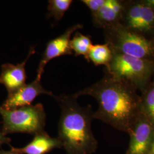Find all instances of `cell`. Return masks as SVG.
<instances>
[{
	"label": "cell",
	"instance_id": "cell-9",
	"mask_svg": "<svg viewBox=\"0 0 154 154\" xmlns=\"http://www.w3.org/2000/svg\"><path fill=\"white\" fill-rule=\"evenodd\" d=\"M42 94H46L53 98L55 97L53 93L43 88L41 79L35 78L32 82L26 84L16 91L8 94L7 98L1 106L7 110L29 106L32 105L34 99Z\"/></svg>",
	"mask_w": 154,
	"mask_h": 154
},
{
	"label": "cell",
	"instance_id": "cell-11",
	"mask_svg": "<svg viewBox=\"0 0 154 154\" xmlns=\"http://www.w3.org/2000/svg\"><path fill=\"white\" fill-rule=\"evenodd\" d=\"M123 0H106L105 4L92 17L94 25L103 29L119 24L123 10Z\"/></svg>",
	"mask_w": 154,
	"mask_h": 154
},
{
	"label": "cell",
	"instance_id": "cell-22",
	"mask_svg": "<svg viewBox=\"0 0 154 154\" xmlns=\"http://www.w3.org/2000/svg\"></svg>",
	"mask_w": 154,
	"mask_h": 154
},
{
	"label": "cell",
	"instance_id": "cell-19",
	"mask_svg": "<svg viewBox=\"0 0 154 154\" xmlns=\"http://www.w3.org/2000/svg\"><path fill=\"white\" fill-rule=\"evenodd\" d=\"M0 154H19L16 151L13 150V149L11 148L9 151H5L3 149H0Z\"/></svg>",
	"mask_w": 154,
	"mask_h": 154
},
{
	"label": "cell",
	"instance_id": "cell-15",
	"mask_svg": "<svg viewBox=\"0 0 154 154\" xmlns=\"http://www.w3.org/2000/svg\"><path fill=\"white\" fill-rule=\"evenodd\" d=\"M93 45L91 36L84 35L79 32L75 33L70 41V48L75 56L83 55L86 60Z\"/></svg>",
	"mask_w": 154,
	"mask_h": 154
},
{
	"label": "cell",
	"instance_id": "cell-8",
	"mask_svg": "<svg viewBox=\"0 0 154 154\" xmlns=\"http://www.w3.org/2000/svg\"><path fill=\"white\" fill-rule=\"evenodd\" d=\"M82 28L83 25L80 23L72 26L62 34L50 40L47 44L37 70V78L41 79L45 67L51 60L63 55H72L73 54L70 48L71 37L72 34Z\"/></svg>",
	"mask_w": 154,
	"mask_h": 154
},
{
	"label": "cell",
	"instance_id": "cell-13",
	"mask_svg": "<svg viewBox=\"0 0 154 154\" xmlns=\"http://www.w3.org/2000/svg\"><path fill=\"white\" fill-rule=\"evenodd\" d=\"M112 51L107 44L93 45L88 53L87 61L95 66H107L112 58Z\"/></svg>",
	"mask_w": 154,
	"mask_h": 154
},
{
	"label": "cell",
	"instance_id": "cell-10",
	"mask_svg": "<svg viewBox=\"0 0 154 154\" xmlns=\"http://www.w3.org/2000/svg\"><path fill=\"white\" fill-rule=\"evenodd\" d=\"M35 53L34 47H31L26 59L17 65L5 63L1 66L0 83L6 88L8 94L16 91L26 85V73L25 66L30 58Z\"/></svg>",
	"mask_w": 154,
	"mask_h": 154
},
{
	"label": "cell",
	"instance_id": "cell-5",
	"mask_svg": "<svg viewBox=\"0 0 154 154\" xmlns=\"http://www.w3.org/2000/svg\"><path fill=\"white\" fill-rule=\"evenodd\" d=\"M2 118V132L6 136L13 133H25L35 135L45 131L46 112L41 103L7 110L0 106Z\"/></svg>",
	"mask_w": 154,
	"mask_h": 154
},
{
	"label": "cell",
	"instance_id": "cell-3",
	"mask_svg": "<svg viewBox=\"0 0 154 154\" xmlns=\"http://www.w3.org/2000/svg\"><path fill=\"white\" fill-rule=\"evenodd\" d=\"M105 75L129 83L141 93L154 77V62L120 53H112Z\"/></svg>",
	"mask_w": 154,
	"mask_h": 154
},
{
	"label": "cell",
	"instance_id": "cell-1",
	"mask_svg": "<svg viewBox=\"0 0 154 154\" xmlns=\"http://www.w3.org/2000/svg\"><path fill=\"white\" fill-rule=\"evenodd\" d=\"M137 91L128 83L105 75L75 94L78 97L90 95L97 100L94 119L128 134L140 112V95Z\"/></svg>",
	"mask_w": 154,
	"mask_h": 154
},
{
	"label": "cell",
	"instance_id": "cell-17",
	"mask_svg": "<svg viewBox=\"0 0 154 154\" xmlns=\"http://www.w3.org/2000/svg\"><path fill=\"white\" fill-rule=\"evenodd\" d=\"M81 2L88 8L91 16H93L105 4L106 0H82Z\"/></svg>",
	"mask_w": 154,
	"mask_h": 154
},
{
	"label": "cell",
	"instance_id": "cell-2",
	"mask_svg": "<svg viewBox=\"0 0 154 154\" xmlns=\"http://www.w3.org/2000/svg\"><path fill=\"white\" fill-rule=\"evenodd\" d=\"M54 98L61 109L57 138L66 154L95 153L98 143L91 129L94 119L91 106L82 107L79 105L75 94L55 95Z\"/></svg>",
	"mask_w": 154,
	"mask_h": 154
},
{
	"label": "cell",
	"instance_id": "cell-14",
	"mask_svg": "<svg viewBox=\"0 0 154 154\" xmlns=\"http://www.w3.org/2000/svg\"><path fill=\"white\" fill-rule=\"evenodd\" d=\"M140 111L154 125V79L142 93Z\"/></svg>",
	"mask_w": 154,
	"mask_h": 154
},
{
	"label": "cell",
	"instance_id": "cell-20",
	"mask_svg": "<svg viewBox=\"0 0 154 154\" xmlns=\"http://www.w3.org/2000/svg\"><path fill=\"white\" fill-rule=\"evenodd\" d=\"M147 154H154V138H153V140H152V142L151 143V147L149 149V152Z\"/></svg>",
	"mask_w": 154,
	"mask_h": 154
},
{
	"label": "cell",
	"instance_id": "cell-16",
	"mask_svg": "<svg viewBox=\"0 0 154 154\" xmlns=\"http://www.w3.org/2000/svg\"><path fill=\"white\" fill-rule=\"evenodd\" d=\"M72 0H49L48 11L49 17H53L55 21H60L72 3Z\"/></svg>",
	"mask_w": 154,
	"mask_h": 154
},
{
	"label": "cell",
	"instance_id": "cell-21",
	"mask_svg": "<svg viewBox=\"0 0 154 154\" xmlns=\"http://www.w3.org/2000/svg\"><path fill=\"white\" fill-rule=\"evenodd\" d=\"M147 4L154 8V0H145Z\"/></svg>",
	"mask_w": 154,
	"mask_h": 154
},
{
	"label": "cell",
	"instance_id": "cell-12",
	"mask_svg": "<svg viewBox=\"0 0 154 154\" xmlns=\"http://www.w3.org/2000/svg\"><path fill=\"white\" fill-rule=\"evenodd\" d=\"M9 146L19 154H47L54 149L62 148L58 138L50 137L45 131L34 135L33 139L23 147Z\"/></svg>",
	"mask_w": 154,
	"mask_h": 154
},
{
	"label": "cell",
	"instance_id": "cell-4",
	"mask_svg": "<svg viewBox=\"0 0 154 154\" xmlns=\"http://www.w3.org/2000/svg\"><path fill=\"white\" fill-rule=\"evenodd\" d=\"M105 43L112 53L154 62V41L145 38L118 24L103 29Z\"/></svg>",
	"mask_w": 154,
	"mask_h": 154
},
{
	"label": "cell",
	"instance_id": "cell-18",
	"mask_svg": "<svg viewBox=\"0 0 154 154\" xmlns=\"http://www.w3.org/2000/svg\"><path fill=\"white\" fill-rule=\"evenodd\" d=\"M11 139L7 137L6 136H5L2 134V131L0 130V149H1V146L4 144H8L9 146H11Z\"/></svg>",
	"mask_w": 154,
	"mask_h": 154
},
{
	"label": "cell",
	"instance_id": "cell-7",
	"mask_svg": "<svg viewBox=\"0 0 154 154\" xmlns=\"http://www.w3.org/2000/svg\"><path fill=\"white\" fill-rule=\"evenodd\" d=\"M130 142L125 154H147L154 136V125L140 112L130 132Z\"/></svg>",
	"mask_w": 154,
	"mask_h": 154
},
{
	"label": "cell",
	"instance_id": "cell-6",
	"mask_svg": "<svg viewBox=\"0 0 154 154\" xmlns=\"http://www.w3.org/2000/svg\"><path fill=\"white\" fill-rule=\"evenodd\" d=\"M120 24L149 40L154 41V8L145 0H127Z\"/></svg>",
	"mask_w": 154,
	"mask_h": 154
}]
</instances>
